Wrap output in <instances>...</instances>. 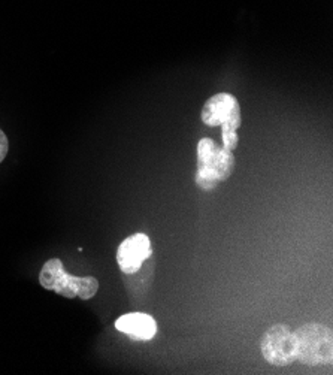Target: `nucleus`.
Here are the masks:
<instances>
[{
    "instance_id": "obj_1",
    "label": "nucleus",
    "mask_w": 333,
    "mask_h": 375,
    "mask_svg": "<svg viewBox=\"0 0 333 375\" xmlns=\"http://www.w3.org/2000/svg\"><path fill=\"white\" fill-rule=\"evenodd\" d=\"M202 122L215 127L221 126V138H223V147L227 150H235L239 144V136L237 130L242 125L241 106L238 99L229 93H218L209 98L202 108Z\"/></svg>"
},
{
    "instance_id": "obj_2",
    "label": "nucleus",
    "mask_w": 333,
    "mask_h": 375,
    "mask_svg": "<svg viewBox=\"0 0 333 375\" xmlns=\"http://www.w3.org/2000/svg\"><path fill=\"white\" fill-rule=\"evenodd\" d=\"M39 283L44 288L53 290L57 295L84 300L92 299L99 290V281L94 277H73L65 271L60 259H49L39 272Z\"/></svg>"
},
{
    "instance_id": "obj_3",
    "label": "nucleus",
    "mask_w": 333,
    "mask_h": 375,
    "mask_svg": "<svg viewBox=\"0 0 333 375\" xmlns=\"http://www.w3.org/2000/svg\"><path fill=\"white\" fill-rule=\"evenodd\" d=\"M296 360L308 367L326 365L333 356L332 329L320 323H306L293 332Z\"/></svg>"
},
{
    "instance_id": "obj_4",
    "label": "nucleus",
    "mask_w": 333,
    "mask_h": 375,
    "mask_svg": "<svg viewBox=\"0 0 333 375\" xmlns=\"http://www.w3.org/2000/svg\"><path fill=\"white\" fill-rule=\"evenodd\" d=\"M262 355L268 364L289 367L296 360V340L286 324H274L262 336Z\"/></svg>"
},
{
    "instance_id": "obj_5",
    "label": "nucleus",
    "mask_w": 333,
    "mask_h": 375,
    "mask_svg": "<svg viewBox=\"0 0 333 375\" xmlns=\"http://www.w3.org/2000/svg\"><path fill=\"white\" fill-rule=\"evenodd\" d=\"M151 254L153 250L148 235L134 234L120 244L117 251V262L122 272L133 275L141 269L144 260L151 258Z\"/></svg>"
},
{
    "instance_id": "obj_6",
    "label": "nucleus",
    "mask_w": 333,
    "mask_h": 375,
    "mask_svg": "<svg viewBox=\"0 0 333 375\" xmlns=\"http://www.w3.org/2000/svg\"><path fill=\"white\" fill-rule=\"evenodd\" d=\"M220 145L213 139L203 138L197 144V171H196V184L199 189L209 191L214 190L220 181L217 178L215 165H217V153Z\"/></svg>"
},
{
    "instance_id": "obj_7",
    "label": "nucleus",
    "mask_w": 333,
    "mask_h": 375,
    "mask_svg": "<svg viewBox=\"0 0 333 375\" xmlns=\"http://www.w3.org/2000/svg\"><path fill=\"white\" fill-rule=\"evenodd\" d=\"M115 328L137 341H150L157 333L156 320L144 312L125 314L115 322Z\"/></svg>"
},
{
    "instance_id": "obj_8",
    "label": "nucleus",
    "mask_w": 333,
    "mask_h": 375,
    "mask_svg": "<svg viewBox=\"0 0 333 375\" xmlns=\"http://www.w3.org/2000/svg\"><path fill=\"white\" fill-rule=\"evenodd\" d=\"M8 150H9L8 138L5 135V132L2 129H0V163H2L5 160V157L8 154Z\"/></svg>"
}]
</instances>
